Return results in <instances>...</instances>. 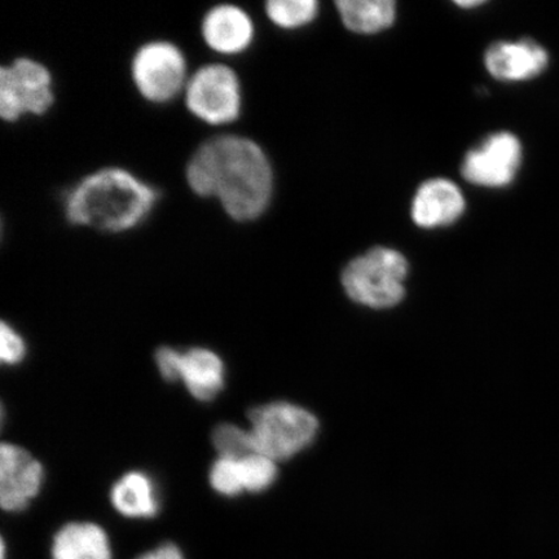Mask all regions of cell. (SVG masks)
<instances>
[{"label":"cell","instance_id":"cell-22","mask_svg":"<svg viewBox=\"0 0 559 559\" xmlns=\"http://www.w3.org/2000/svg\"><path fill=\"white\" fill-rule=\"evenodd\" d=\"M181 353L169 346L159 347L156 352V365L166 381H179Z\"/></svg>","mask_w":559,"mask_h":559},{"label":"cell","instance_id":"cell-16","mask_svg":"<svg viewBox=\"0 0 559 559\" xmlns=\"http://www.w3.org/2000/svg\"><path fill=\"white\" fill-rule=\"evenodd\" d=\"M337 9L344 24L356 33H379L395 19V3L391 0H340Z\"/></svg>","mask_w":559,"mask_h":559},{"label":"cell","instance_id":"cell-12","mask_svg":"<svg viewBox=\"0 0 559 559\" xmlns=\"http://www.w3.org/2000/svg\"><path fill=\"white\" fill-rule=\"evenodd\" d=\"M464 209V195L456 185L432 179L419 187L412 205V218L424 228L449 226L460 218Z\"/></svg>","mask_w":559,"mask_h":559},{"label":"cell","instance_id":"cell-9","mask_svg":"<svg viewBox=\"0 0 559 559\" xmlns=\"http://www.w3.org/2000/svg\"><path fill=\"white\" fill-rule=\"evenodd\" d=\"M44 466L23 447H0V506L9 513L23 512L44 485Z\"/></svg>","mask_w":559,"mask_h":559},{"label":"cell","instance_id":"cell-19","mask_svg":"<svg viewBox=\"0 0 559 559\" xmlns=\"http://www.w3.org/2000/svg\"><path fill=\"white\" fill-rule=\"evenodd\" d=\"M276 461L260 453H251L240 460L243 489L250 493H260L269 489L277 478Z\"/></svg>","mask_w":559,"mask_h":559},{"label":"cell","instance_id":"cell-7","mask_svg":"<svg viewBox=\"0 0 559 559\" xmlns=\"http://www.w3.org/2000/svg\"><path fill=\"white\" fill-rule=\"evenodd\" d=\"M53 103L52 75L40 62L19 58L0 69V116L5 122L44 116Z\"/></svg>","mask_w":559,"mask_h":559},{"label":"cell","instance_id":"cell-17","mask_svg":"<svg viewBox=\"0 0 559 559\" xmlns=\"http://www.w3.org/2000/svg\"><path fill=\"white\" fill-rule=\"evenodd\" d=\"M269 19L283 29H296L311 23L318 13L314 0H270L265 3Z\"/></svg>","mask_w":559,"mask_h":559},{"label":"cell","instance_id":"cell-24","mask_svg":"<svg viewBox=\"0 0 559 559\" xmlns=\"http://www.w3.org/2000/svg\"><path fill=\"white\" fill-rule=\"evenodd\" d=\"M484 2H478V0H465V2H457L460 7H463V9H472V7H478Z\"/></svg>","mask_w":559,"mask_h":559},{"label":"cell","instance_id":"cell-11","mask_svg":"<svg viewBox=\"0 0 559 559\" xmlns=\"http://www.w3.org/2000/svg\"><path fill=\"white\" fill-rule=\"evenodd\" d=\"M547 66V51L530 39L499 41L486 52L488 72L500 81H527L543 73Z\"/></svg>","mask_w":559,"mask_h":559},{"label":"cell","instance_id":"cell-6","mask_svg":"<svg viewBox=\"0 0 559 559\" xmlns=\"http://www.w3.org/2000/svg\"><path fill=\"white\" fill-rule=\"evenodd\" d=\"M130 72L138 93L153 104L173 102L190 80L185 53L166 40L140 47L131 60Z\"/></svg>","mask_w":559,"mask_h":559},{"label":"cell","instance_id":"cell-20","mask_svg":"<svg viewBox=\"0 0 559 559\" xmlns=\"http://www.w3.org/2000/svg\"><path fill=\"white\" fill-rule=\"evenodd\" d=\"M209 480L214 491L226 498H235L245 492L240 460L219 457L210 469Z\"/></svg>","mask_w":559,"mask_h":559},{"label":"cell","instance_id":"cell-8","mask_svg":"<svg viewBox=\"0 0 559 559\" xmlns=\"http://www.w3.org/2000/svg\"><path fill=\"white\" fill-rule=\"evenodd\" d=\"M522 159L520 140L509 132H499L485 140L479 148L467 153L464 178L481 187H504L515 178Z\"/></svg>","mask_w":559,"mask_h":559},{"label":"cell","instance_id":"cell-1","mask_svg":"<svg viewBox=\"0 0 559 559\" xmlns=\"http://www.w3.org/2000/svg\"><path fill=\"white\" fill-rule=\"evenodd\" d=\"M187 183L193 193L215 199L230 219L250 222L265 212L274 175L253 140L222 135L201 144L188 160Z\"/></svg>","mask_w":559,"mask_h":559},{"label":"cell","instance_id":"cell-15","mask_svg":"<svg viewBox=\"0 0 559 559\" xmlns=\"http://www.w3.org/2000/svg\"><path fill=\"white\" fill-rule=\"evenodd\" d=\"M110 502L116 512L132 520L153 519L159 509L157 488L150 475L130 472L110 489Z\"/></svg>","mask_w":559,"mask_h":559},{"label":"cell","instance_id":"cell-2","mask_svg":"<svg viewBox=\"0 0 559 559\" xmlns=\"http://www.w3.org/2000/svg\"><path fill=\"white\" fill-rule=\"evenodd\" d=\"M158 192L121 167H105L82 178L66 193L64 214L72 226L122 234L148 218Z\"/></svg>","mask_w":559,"mask_h":559},{"label":"cell","instance_id":"cell-21","mask_svg":"<svg viewBox=\"0 0 559 559\" xmlns=\"http://www.w3.org/2000/svg\"><path fill=\"white\" fill-rule=\"evenodd\" d=\"M26 355L25 341L13 328L3 321L0 328V359L3 365L16 366Z\"/></svg>","mask_w":559,"mask_h":559},{"label":"cell","instance_id":"cell-10","mask_svg":"<svg viewBox=\"0 0 559 559\" xmlns=\"http://www.w3.org/2000/svg\"><path fill=\"white\" fill-rule=\"evenodd\" d=\"M254 24L248 12L235 4H218L206 12L201 35L210 50L225 56L247 51L254 39Z\"/></svg>","mask_w":559,"mask_h":559},{"label":"cell","instance_id":"cell-18","mask_svg":"<svg viewBox=\"0 0 559 559\" xmlns=\"http://www.w3.org/2000/svg\"><path fill=\"white\" fill-rule=\"evenodd\" d=\"M213 445L219 457L241 460L254 452L249 429L235 424H221L213 431Z\"/></svg>","mask_w":559,"mask_h":559},{"label":"cell","instance_id":"cell-4","mask_svg":"<svg viewBox=\"0 0 559 559\" xmlns=\"http://www.w3.org/2000/svg\"><path fill=\"white\" fill-rule=\"evenodd\" d=\"M407 260L400 251L374 248L348 263L342 274L347 296L370 309H391L404 297Z\"/></svg>","mask_w":559,"mask_h":559},{"label":"cell","instance_id":"cell-3","mask_svg":"<svg viewBox=\"0 0 559 559\" xmlns=\"http://www.w3.org/2000/svg\"><path fill=\"white\" fill-rule=\"evenodd\" d=\"M250 437L254 452L284 461L309 447L319 431V421L299 405L276 402L250 411Z\"/></svg>","mask_w":559,"mask_h":559},{"label":"cell","instance_id":"cell-14","mask_svg":"<svg viewBox=\"0 0 559 559\" xmlns=\"http://www.w3.org/2000/svg\"><path fill=\"white\" fill-rule=\"evenodd\" d=\"M52 559H111L107 533L93 522H72L53 536Z\"/></svg>","mask_w":559,"mask_h":559},{"label":"cell","instance_id":"cell-13","mask_svg":"<svg viewBox=\"0 0 559 559\" xmlns=\"http://www.w3.org/2000/svg\"><path fill=\"white\" fill-rule=\"evenodd\" d=\"M179 381L200 402H212L226 384L225 362L212 349L193 347L181 353Z\"/></svg>","mask_w":559,"mask_h":559},{"label":"cell","instance_id":"cell-23","mask_svg":"<svg viewBox=\"0 0 559 559\" xmlns=\"http://www.w3.org/2000/svg\"><path fill=\"white\" fill-rule=\"evenodd\" d=\"M136 559H185L183 554L174 544H164L159 547L146 551V554L138 557Z\"/></svg>","mask_w":559,"mask_h":559},{"label":"cell","instance_id":"cell-5","mask_svg":"<svg viewBox=\"0 0 559 559\" xmlns=\"http://www.w3.org/2000/svg\"><path fill=\"white\" fill-rule=\"evenodd\" d=\"M186 107L198 120L229 124L241 114V83L235 70L225 64H206L190 75L185 90Z\"/></svg>","mask_w":559,"mask_h":559}]
</instances>
